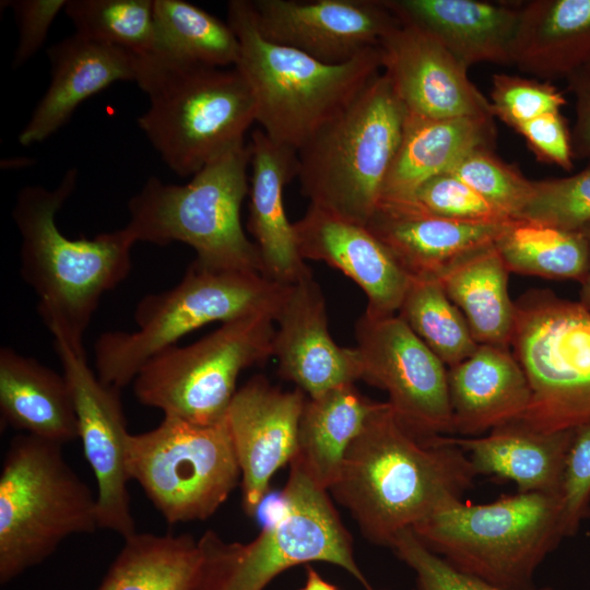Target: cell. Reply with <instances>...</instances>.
<instances>
[{"label": "cell", "instance_id": "obj_38", "mask_svg": "<svg viewBox=\"0 0 590 590\" xmlns=\"http://www.w3.org/2000/svg\"><path fill=\"white\" fill-rule=\"evenodd\" d=\"M517 220L567 231H580L590 224V164L567 177L533 180L532 192Z\"/></svg>", "mask_w": 590, "mask_h": 590}, {"label": "cell", "instance_id": "obj_35", "mask_svg": "<svg viewBox=\"0 0 590 590\" xmlns=\"http://www.w3.org/2000/svg\"><path fill=\"white\" fill-rule=\"evenodd\" d=\"M398 311L447 368L468 358L479 345L437 279L412 278Z\"/></svg>", "mask_w": 590, "mask_h": 590}, {"label": "cell", "instance_id": "obj_33", "mask_svg": "<svg viewBox=\"0 0 590 590\" xmlns=\"http://www.w3.org/2000/svg\"><path fill=\"white\" fill-rule=\"evenodd\" d=\"M153 55L201 67L237 64L239 42L227 21L184 0H153Z\"/></svg>", "mask_w": 590, "mask_h": 590}, {"label": "cell", "instance_id": "obj_27", "mask_svg": "<svg viewBox=\"0 0 590 590\" xmlns=\"http://www.w3.org/2000/svg\"><path fill=\"white\" fill-rule=\"evenodd\" d=\"M495 135L489 117L430 119L406 114L380 203L411 202L424 182L447 173L465 154L492 148Z\"/></svg>", "mask_w": 590, "mask_h": 590}, {"label": "cell", "instance_id": "obj_4", "mask_svg": "<svg viewBox=\"0 0 590 590\" xmlns=\"http://www.w3.org/2000/svg\"><path fill=\"white\" fill-rule=\"evenodd\" d=\"M250 160V145L241 142L185 185L148 178L128 201L129 221L123 228L135 243L186 244L196 252L194 262L203 268L264 275L259 250L240 219L249 193Z\"/></svg>", "mask_w": 590, "mask_h": 590}, {"label": "cell", "instance_id": "obj_34", "mask_svg": "<svg viewBox=\"0 0 590 590\" xmlns=\"http://www.w3.org/2000/svg\"><path fill=\"white\" fill-rule=\"evenodd\" d=\"M494 245L509 272L580 283L588 269V243L581 231L511 220Z\"/></svg>", "mask_w": 590, "mask_h": 590}, {"label": "cell", "instance_id": "obj_29", "mask_svg": "<svg viewBox=\"0 0 590 590\" xmlns=\"http://www.w3.org/2000/svg\"><path fill=\"white\" fill-rule=\"evenodd\" d=\"M0 413L4 425L63 445L78 435L70 385L33 357L0 349Z\"/></svg>", "mask_w": 590, "mask_h": 590}, {"label": "cell", "instance_id": "obj_7", "mask_svg": "<svg viewBox=\"0 0 590 590\" xmlns=\"http://www.w3.org/2000/svg\"><path fill=\"white\" fill-rule=\"evenodd\" d=\"M453 568L494 586L534 587L543 560L566 538L560 495L518 493L487 504L457 503L413 529Z\"/></svg>", "mask_w": 590, "mask_h": 590}, {"label": "cell", "instance_id": "obj_12", "mask_svg": "<svg viewBox=\"0 0 590 590\" xmlns=\"http://www.w3.org/2000/svg\"><path fill=\"white\" fill-rule=\"evenodd\" d=\"M274 319L240 317L202 339L151 357L132 381L138 401L199 425L225 418L239 374L273 356Z\"/></svg>", "mask_w": 590, "mask_h": 590}, {"label": "cell", "instance_id": "obj_46", "mask_svg": "<svg viewBox=\"0 0 590 590\" xmlns=\"http://www.w3.org/2000/svg\"><path fill=\"white\" fill-rule=\"evenodd\" d=\"M588 243V249H589V263L587 272L580 282V294H579V300L578 303L590 312V224L586 225L580 229Z\"/></svg>", "mask_w": 590, "mask_h": 590}, {"label": "cell", "instance_id": "obj_30", "mask_svg": "<svg viewBox=\"0 0 590 590\" xmlns=\"http://www.w3.org/2000/svg\"><path fill=\"white\" fill-rule=\"evenodd\" d=\"M379 404L365 397L355 382L306 398L293 459L319 486L329 491L350 445Z\"/></svg>", "mask_w": 590, "mask_h": 590}, {"label": "cell", "instance_id": "obj_23", "mask_svg": "<svg viewBox=\"0 0 590 590\" xmlns=\"http://www.w3.org/2000/svg\"><path fill=\"white\" fill-rule=\"evenodd\" d=\"M251 178L247 228L253 238L264 275L292 285L312 273L302 258L284 205V188L297 177V152L274 142L261 129L251 134Z\"/></svg>", "mask_w": 590, "mask_h": 590}, {"label": "cell", "instance_id": "obj_41", "mask_svg": "<svg viewBox=\"0 0 590 590\" xmlns=\"http://www.w3.org/2000/svg\"><path fill=\"white\" fill-rule=\"evenodd\" d=\"M415 575L416 590H512L464 574L428 550L412 529L401 531L390 546ZM522 590H554L550 586Z\"/></svg>", "mask_w": 590, "mask_h": 590}, {"label": "cell", "instance_id": "obj_18", "mask_svg": "<svg viewBox=\"0 0 590 590\" xmlns=\"http://www.w3.org/2000/svg\"><path fill=\"white\" fill-rule=\"evenodd\" d=\"M400 22V21H399ZM381 72L406 114L430 119L494 118L465 69L426 32L399 23L378 44Z\"/></svg>", "mask_w": 590, "mask_h": 590}, {"label": "cell", "instance_id": "obj_14", "mask_svg": "<svg viewBox=\"0 0 590 590\" xmlns=\"http://www.w3.org/2000/svg\"><path fill=\"white\" fill-rule=\"evenodd\" d=\"M361 379L384 390L401 425L428 441L453 436L447 366L399 315L355 322Z\"/></svg>", "mask_w": 590, "mask_h": 590}, {"label": "cell", "instance_id": "obj_20", "mask_svg": "<svg viewBox=\"0 0 590 590\" xmlns=\"http://www.w3.org/2000/svg\"><path fill=\"white\" fill-rule=\"evenodd\" d=\"M294 229L304 260L324 262L361 287L367 297L365 312L396 315L412 278L366 225L309 204Z\"/></svg>", "mask_w": 590, "mask_h": 590}, {"label": "cell", "instance_id": "obj_13", "mask_svg": "<svg viewBox=\"0 0 590 590\" xmlns=\"http://www.w3.org/2000/svg\"><path fill=\"white\" fill-rule=\"evenodd\" d=\"M127 464L169 524L211 517L240 479L225 418L199 425L164 416L155 428L129 435Z\"/></svg>", "mask_w": 590, "mask_h": 590}, {"label": "cell", "instance_id": "obj_17", "mask_svg": "<svg viewBox=\"0 0 590 590\" xmlns=\"http://www.w3.org/2000/svg\"><path fill=\"white\" fill-rule=\"evenodd\" d=\"M305 393L282 390L253 376L234 394L225 421L240 470L241 505L252 517L273 474L297 451Z\"/></svg>", "mask_w": 590, "mask_h": 590}, {"label": "cell", "instance_id": "obj_5", "mask_svg": "<svg viewBox=\"0 0 590 590\" xmlns=\"http://www.w3.org/2000/svg\"><path fill=\"white\" fill-rule=\"evenodd\" d=\"M135 83L149 107L138 126L167 167L193 176L234 145L256 121L251 90L239 70L141 57Z\"/></svg>", "mask_w": 590, "mask_h": 590}, {"label": "cell", "instance_id": "obj_31", "mask_svg": "<svg viewBox=\"0 0 590 590\" xmlns=\"http://www.w3.org/2000/svg\"><path fill=\"white\" fill-rule=\"evenodd\" d=\"M509 273L492 244L465 256L439 278L477 344L510 347L516 306L508 293Z\"/></svg>", "mask_w": 590, "mask_h": 590}, {"label": "cell", "instance_id": "obj_25", "mask_svg": "<svg viewBox=\"0 0 590 590\" xmlns=\"http://www.w3.org/2000/svg\"><path fill=\"white\" fill-rule=\"evenodd\" d=\"M455 434L477 437L518 420L531 389L510 347L479 344L464 361L448 368Z\"/></svg>", "mask_w": 590, "mask_h": 590}, {"label": "cell", "instance_id": "obj_36", "mask_svg": "<svg viewBox=\"0 0 590 590\" xmlns=\"http://www.w3.org/2000/svg\"><path fill=\"white\" fill-rule=\"evenodd\" d=\"M75 33L146 57L155 50L153 0H68Z\"/></svg>", "mask_w": 590, "mask_h": 590}, {"label": "cell", "instance_id": "obj_6", "mask_svg": "<svg viewBox=\"0 0 590 590\" xmlns=\"http://www.w3.org/2000/svg\"><path fill=\"white\" fill-rule=\"evenodd\" d=\"M405 116L380 72L297 151L296 178L309 204L367 225L380 203Z\"/></svg>", "mask_w": 590, "mask_h": 590}, {"label": "cell", "instance_id": "obj_8", "mask_svg": "<svg viewBox=\"0 0 590 590\" xmlns=\"http://www.w3.org/2000/svg\"><path fill=\"white\" fill-rule=\"evenodd\" d=\"M287 288L260 273L215 271L193 261L174 287L138 303L134 331L98 337L96 374L104 384L121 389L151 357L203 326L252 315L275 320Z\"/></svg>", "mask_w": 590, "mask_h": 590}, {"label": "cell", "instance_id": "obj_16", "mask_svg": "<svg viewBox=\"0 0 590 590\" xmlns=\"http://www.w3.org/2000/svg\"><path fill=\"white\" fill-rule=\"evenodd\" d=\"M256 25L268 40L328 64L378 47L400 22L385 0H251Z\"/></svg>", "mask_w": 590, "mask_h": 590}, {"label": "cell", "instance_id": "obj_42", "mask_svg": "<svg viewBox=\"0 0 590 590\" xmlns=\"http://www.w3.org/2000/svg\"><path fill=\"white\" fill-rule=\"evenodd\" d=\"M560 499L565 536H574L581 522L590 517V423L574 429L564 467Z\"/></svg>", "mask_w": 590, "mask_h": 590}, {"label": "cell", "instance_id": "obj_2", "mask_svg": "<svg viewBox=\"0 0 590 590\" xmlns=\"http://www.w3.org/2000/svg\"><path fill=\"white\" fill-rule=\"evenodd\" d=\"M76 182L78 170L71 168L52 189L22 188L12 217L21 239V276L37 297L38 315L54 341L82 352L103 295L130 272L135 241L123 227L93 238L64 236L56 216Z\"/></svg>", "mask_w": 590, "mask_h": 590}, {"label": "cell", "instance_id": "obj_28", "mask_svg": "<svg viewBox=\"0 0 590 590\" xmlns=\"http://www.w3.org/2000/svg\"><path fill=\"white\" fill-rule=\"evenodd\" d=\"M590 62V0L520 4L511 64L544 81L566 79Z\"/></svg>", "mask_w": 590, "mask_h": 590}, {"label": "cell", "instance_id": "obj_21", "mask_svg": "<svg viewBox=\"0 0 590 590\" xmlns=\"http://www.w3.org/2000/svg\"><path fill=\"white\" fill-rule=\"evenodd\" d=\"M50 83L19 134L28 146L63 127L91 96L119 81L138 79L141 57L74 33L47 50Z\"/></svg>", "mask_w": 590, "mask_h": 590}, {"label": "cell", "instance_id": "obj_40", "mask_svg": "<svg viewBox=\"0 0 590 590\" xmlns=\"http://www.w3.org/2000/svg\"><path fill=\"white\" fill-rule=\"evenodd\" d=\"M409 203L428 214L453 221L504 223L512 220L451 173L424 182Z\"/></svg>", "mask_w": 590, "mask_h": 590}, {"label": "cell", "instance_id": "obj_49", "mask_svg": "<svg viewBox=\"0 0 590 590\" xmlns=\"http://www.w3.org/2000/svg\"><path fill=\"white\" fill-rule=\"evenodd\" d=\"M369 590H375V589L371 588V589H369Z\"/></svg>", "mask_w": 590, "mask_h": 590}, {"label": "cell", "instance_id": "obj_39", "mask_svg": "<svg viewBox=\"0 0 590 590\" xmlns=\"http://www.w3.org/2000/svg\"><path fill=\"white\" fill-rule=\"evenodd\" d=\"M488 101L493 116L514 130L541 115L560 111L566 104L551 82L506 73L493 75Z\"/></svg>", "mask_w": 590, "mask_h": 590}, {"label": "cell", "instance_id": "obj_11", "mask_svg": "<svg viewBox=\"0 0 590 590\" xmlns=\"http://www.w3.org/2000/svg\"><path fill=\"white\" fill-rule=\"evenodd\" d=\"M512 354L531 389L516 421L539 432L590 423V312L550 290H531L515 302Z\"/></svg>", "mask_w": 590, "mask_h": 590}, {"label": "cell", "instance_id": "obj_3", "mask_svg": "<svg viewBox=\"0 0 590 590\" xmlns=\"http://www.w3.org/2000/svg\"><path fill=\"white\" fill-rule=\"evenodd\" d=\"M227 22L239 42L235 68L256 104V122L274 142L298 151L381 72L378 47L328 64L259 32L250 1L232 0Z\"/></svg>", "mask_w": 590, "mask_h": 590}, {"label": "cell", "instance_id": "obj_48", "mask_svg": "<svg viewBox=\"0 0 590 590\" xmlns=\"http://www.w3.org/2000/svg\"><path fill=\"white\" fill-rule=\"evenodd\" d=\"M582 72L587 73L588 75H590V62L589 64L582 70Z\"/></svg>", "mask_w": 590, "mask_h": 590}, {"label": "cell", "instance_id": "obj_43", "mask_svg": "<svg viewBox=\"0 0 590 590\" xmlns=\"http://www.w3.org/2000/svg\"><path fill=\"white\" fill-rule=\"evenodd\" d=\"M68 0H8L2 7L10 8L17 25V45L12 67L19 68L33 58L43 47L48 32L64 10Z\"/></svg>", "mask_w": 590, "mask_h": 590}, {"label": "cell", "instance_id": "obj_47", "mask_svg": "<svg viewBox=\"0 0 590 590\" xmlns=\"http://www.w3.org/2000/svg\"><path fill=\"white\" fill-rule=\"evenodd\" d=\"M299 590H339L334 585L324 580L310 565H306V581Z\"/></svg>", "mask_w": 590, "mask_h": 590}, {"label": "cell", "instance_id": "obj_24", "mask_svg": "<svg viewBox=\"0 0 590 590\" xmlns=\"http://www.w3.org/2000/svg\"><path fill=\"white\" fill-rule=\"evenodd\" d=\"M394 16L439 42L465 69L511 64L520 4L480 0H385Z\"/></svg>", "mask_w": 590, "mask_h": 590}, {"label": "cell", "instance_id": "obj_26", "mask_svg": "<svg viewBox=\"0 0 590 590\" xmlns=\"http://www.w3.org/2000/svg\"><path fill=\"white\" fill-rule=\"evenodd\" d=\"M574 429L539 432L512 421L486 436H439L437 439L462 449L477 475L511 481L518 493L560 495Z\"/></svg>", "mask_w": 590, "mask_h": 590}, {"label": "cell", "instance_id": "obj_1", "mask_svg": "<svg viewBox=\"0 0 590 590\" xmlns=\"http://www.w3.org/2000/svg\"><path fill=\"white\" fill-rule=\"evenodd\" d=\"M477 476L469 456L436 438L423 441L380 402L350 445L329 488L371 543L396 536L462 502Z\"/></svg>", "mask_w": 590, "mask_h": 590}, {"label": "cell", "instance_id": "obj_44", "mask_svg": "<svg viewBox=\"0 0 590 590\" xmlns=\"http://www.w3.org/2000/svg\"><path fill=\"white\" fill-rule=\"evenodd\" d=\"M542 163L571 170L574 153L571 130L560 111L541 115L515 129Z\"/></svg>", "mask_w": 590, "mask_h": 590}, {"label": "cell", "instance_id": "obj_32", "mask_svg": "<svg viewBox=\"0 0 590 590\" xmlns=\"http://www.w3.org/2000/svg\"><path fill=\"white\" fill-rule=\"evenodd\" d=\"M204 558L201 539L135 532L97 590H199Z\"/></svg>", "mask_w": 590, "mask_h": 590}, {"label": "cell", "instance_id": "obj_45", "mask_svg": "<svg viewBox=\"0 0 590 590\" xmlns=\"http://www.w3.org/2000/svg\"><path fill=\"white\" fill-rule=\"evenodd\" d=\"M567 82L575 98V123L571 129L574 158L590 161V75L580 71Z\"/></svg>", "mask_w": 590, "mask_h": 590}, {"label": "cell", "instance_id": "obj_15", "mask_svg": "<svg viewBox=\"0 0 590 590\" xmlns=\"http://www.w3.org/2000/svg\"><path fill=\"white\" fill-rule=\"evenodd\" d=\"M75 408L78 435L97 485L98 527L123 539L135 533L130 510L127 446L130 433L120 389L104 384L88 366L85 351L54 341Z\"/></svg>", "mask_w": 590, "mask_h": 590}, {"label": "cell", "instance_id": "obj_10", "mask_svg": "<svg viewBox=\"0 0 590 590\" xmlns=\"http://www.w3.org/2000/svg\"><path fill=\"white\" fill-rule=\"evenodd\" d=\"M97 528L96 496L61 445L15 436L0 473V582L42 563L68 536Z\"/></svg>", "mask_w": 590, "mask_h": 590}, {"label": "cell", "instance_id": "obj_22", "mask_svg": "<svg viewBox=\"0 0 590 590\" xmlns=\"http://www.w3.org/2000/svg\"><path fill=\"white\" fill-rule=\"evenodd\" d=\"M508 222L453 221L412 203L382 202L366 226L411 278L439 280L465 256L494 244Z\"/></svg>", "mask_w": 590, "mask_h": 590}, {"label": "cell", "instance_id": "obj_37", "mask_svg": "<svg viewBox=\"0 0 590 590\" xmlns=\"http://www.w3.org/2000/svg\"><path fill=\"white\" fill-rule=\"evenodd\" d=\"M451 173L509 219L517 220L531 192L532 182L515 166L494 154L492 148L475 149L461 157Z\"/></svg>", "mask_w": 590, "mask_h": 590}, {"label": "cell", "instance_id": "obj_19", "mask_svg": "<svg viewBox=\"0 0 590 590\" xmlns=\"http://www.w3.org/2000/svg\"><path fill=\"white\" fill-rule=\"evenodd\" d=\"M274 321L279 374L305 394L317 397L361 379L355 347L338 345L330 334L326 299L312 273L288 285Z\"/></svg>", "mask_w": 590, "mask_h": 590}, {"label": "cell", "instance_id": "obj_9", "mask_svg": "<svg viewBox=\"0 0 590 590\" xmlns=\"http://www.w3.org/2000/svg\"><path fill=\"white\" fill-rule=\"evenodd\" d=\"M281 514L249 543H227L206 531L199 590H263L283 571L312 562L337 565L371 589L353 553L352 539L328 491L293 459Z\"/></svg>", "mask_w": 590, "mask_h": 590}]
</instances>
